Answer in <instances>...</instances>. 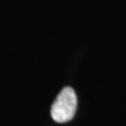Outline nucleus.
Masks as SVG:
<instances>
[{
	"instance_id": "f257e3e1",
	"label": "nucleus",
	"mask_w": 126,
	"mask_h": 126,
	"mask_svg": "<svg viewBox=\"0 0 126 126\" xmlns=\"http://www.w3.org/2000/svg\"><path fill=\"white\" fill-rule=\"evenodd\" d=\"M77 109V97L75 90L70 86L63 88L54 104L51 105L50 114L57 123H67L71 120Z\"/></svg>"
}]
</instances>
